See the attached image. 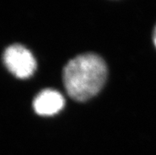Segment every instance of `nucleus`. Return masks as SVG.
Segmentation results:
<instances>
[{"mask_svg":"<svg viewBox=\"0 0 156 155\" xmlns=\"http://www.w3.org/2000/svg\"><path fill=\"white\" fill-rule=\"evenodd\" d=\"M65 104L64 98L58 91L51 89L39 93L34 100L35 112L41 116H51L59 112Z\"/></svg>","mask_w":156,"mask_h":155,"instance_id":"nucleus-3","label":"nucleus"},{"mask_svg":"<svg viewBox=\"0 0 156 155\" xmlns=\"http://www.w3.org/2000/svg\"><path fill=\"white\" fill-rule=\"evenodd\" d=\"M3 61L10 72L19 79H27L34 73L37 62L30 51L21 44H13L5 50Z\"/></svg>","mask_w":156,"mask_h":155,"instance_id":"nucleus-2","label":"nucleus"},{"mask_svg":"<svg viewBox=\"0 0 156 155\" xmlns=\"http://www.w3.org/2000/svg\"><path fill=\"white\" fill-rule=\"evenodd\" d=\"M104 59L94 53H84L71 59L63 68V85L68 95L77 101H85L101 90L107 79Z\"/></svg>","mask_w":156,"mask_h":155,"instance_id":"nucleus-1","label":"nucleus"},{"mask_svg":"<svg viewBox=\"0 0 156 155\" xmlns=\"http://www.w3.org/2000/svg\"><path fill=\"white\" fill-rule=\"evenodd\" d=\"M153 41H154V44L156 48V26L154 27V32H153Z\"/></svg>","mask_w":156,"mask_h":155,"instance_id":"nucleus-4","label":"nucleus"}]
</instances>
